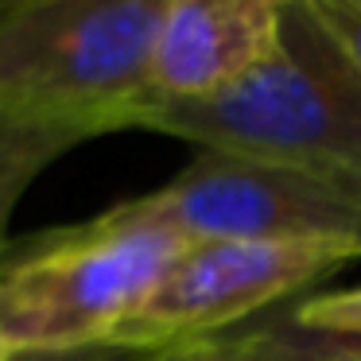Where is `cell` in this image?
I'll list each match as a JSON object with an SVG mask.
<instances>
[{"label": "cell", "instance_id": "cell-1", "mask_svg": "<svg viewBox=\"0 0 361 361\" xmlns=\"http://www.w3.org/2000/svg\"><path fill=\"white\" fill-rule=\"evenodd\" d=\"M133 128L361 187V74L303 0L241 78L202 97L152 94Z\"/></svg>", "mask_w": 361, "mask_h": 361}, {"label": "cell", "instance_id": "cell-2", "mask_svg": "<svg viewBox=\"0 0 361 361\" xmlns=\"http://www.w3.org/2000/svg\"><path fill=\"white\" fill-rule=\"evenodd\" d=\"M167 0H35L0 20V113L59 121L90 140L133 128L156 94Z\"/></svg>", "mask_w": 361, "mask_h": 361}, {"label": "cell", "instance_id": "cell-3", "mask_svg": "<svg viewBox=\"0 0 361 361\" xmlns=\"http://www.w3.org/2000/svg\"><path fill=\"white\" fill-rule=\"evenodd\" d=\"M183 249L179 233L113 206L82 226L47 229L4 257L0 338L8 350L109 345Z\"/></svg>", "mask_w": 361, "mask_h": 361}, {"label": "cell", "instance_id": "cell-4", "mask_svg": "<svg viewBox=\"0 0 361 361\" xmlns=\"http://www.w3.org/2000/svg\"><path fill=\"white\" fill-rule=\"evenodd\" d=\"M113 210L183 241H334L361 249L357 183L226 152H198L171 183Z\"/></svg>", "mask_w": 361, "mask_h": 361}, {"label": "cell", "instance_id": "cell-5", "mask_svg": "<svg viewBox=\"0 0 361 361\" xmlns=\"http://www.w3.org/2000/svg\"><path fill=\"white\" fill-rule=\"evenodd\" d=\"M350 260L361 249L334 241H187L109 345L156 353L226 334Z\"/></svg>", "mask_w": 361, "mask_h": 361}, {"label": "cell", "instance_id": "cell-6", "mask_svg": "<svg viewBox=\"0 0 361 361\" xmlns=\"http://www.w3.org/2000/svg\"><path fill=\"white\" fill-rule=\"evenodd\" d=\"M291 0H167L156 94L202 97L241 78L280 43Z\"/></svg>", "mask_w": 361, "mask_h": 361}, {"label": "cell", "instance_id": "cell-7", "mask_svg": "<svg viewBox=\"0 0 361 361\" xmlns=\"http://www.w3.org/2000/svg\"><path fill=\"white\" fill-rule=\"evenodd\" d=\"M90 133L59 121L0 113V268L8 257V226L24 190L71 148L86 144Z\"/></svg>", "mask_w": 361, "mask_h": 361}, {"label": "cell", "instance_id": "cell-8", "mask_svg": "<svg viewBox=\"0 0 361 361\" xmlns=\"http://www.w3.org/2000/svg\"><path fill=\"white\" fill-rule=\"evenodd\" d=\"M257 330L276 342L283 353L299 361H361V334H342V330H311L291 322L288 314H276L268 322H257Z\"/></svg>", "mask_w": 361, "mask_h": 361}, {"label": "cell", "instance_id": "cell-9", "mask_svg": "<svg viewBox=\"0 0 361 361\" xmlns=\"http://www.w3.org/2000/svg\"><path fill=\"white\" fill-rule=\"evenodd\" d=\"M175 361H299L268 342L257 326H233L226 334L202 338V342L175 345Z\"/></svg>", "mask_w": 361, "mask_h": 361}, {"label": "cell", "instance_id": "cell-10", "mask_svg": "<svg viewBox=\"0 0 361 361\" xmlns=\"http://www.w3.org/2000/svg\"><path fill=\"white\" fill-rule=\"evenodd\" d=\"M291 322L311 330H342V334H361V288L350 291H319V295L299 299L288 311Z\"/></svg>", "mask_w": 361, "mask_h": 361}, {"label": "cell", "instance_id": "cell-11", "mask_svg": "<svg viewBox=\"0 0 361 361\" xmlns=\"http://www.w3.org/2000/svg\"><path fill=\"white\" fill-rule=\"evenodd\" d=\"M303 4L361 74V0H303Z\"/></svg>", "mask_w": 361, "mask_h": 361}, {"label": "cell", "instance_id": "cell-12", "mask_svg": "<svg viewBox=\"0 0 361 361\" xmlns=\"http://www.w3.org/2000/svg\"><path fill=\"white\" fill-rule=\"evenodd\" d=\"M27 4H35V0H0V20L12 16V12H20V8H27Z\"/></svg>", "mask_w": 361, "mask_h": 361}, {"label": "cell", "instance_id": "cell-13", "mask_svg": "<svg viewBox=\"0 0 361 361\" xmlns=\"http://www.w3.org/2000/svg\"><path fill=\"white\" fill-rule=\"evenodd\" d=\"M133 361H175V350H156V353H140Z\"/></svg>", "mask_w": 361, "mask_h": 361}, {"label": "cell", "instance_id": "cell-14", "mask_svg": "<svg viewBox=\"0 0 361 361\" xmlns=\"http://www.w3.org/2000/svg\"><path fill=\"white\" fill-rule=\"evenodd\" d=\"M8 353H12V350H8V342H4V338H0V361L8 357Z\"/></svg>", "mask_w": 361, "mask_h": 361}]
</instances>
